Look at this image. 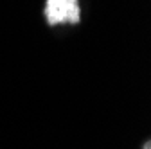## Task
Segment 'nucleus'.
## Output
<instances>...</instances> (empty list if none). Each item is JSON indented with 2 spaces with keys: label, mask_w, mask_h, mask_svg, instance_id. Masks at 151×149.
<instances>
[{
  "label": "nucleus",
  "mask_w": 151,
  "mask_h": 149,
  "mask_svg": "<svg viewBox=\"0 0 151 149\" xmlns=\"http://www.w3.org/2000/svg\"><path fill=\"white\" fill-rule=\"evenodd\" d=\"M45 16L49 25L78 24L81 18V9L78 0H47Z\"/></svg>",
  "instance_id": "obj_1"
},
{
  "label": "nucleus",
  "mask_w": 151,
  "mask_h": 149,
  "mask_svg": "<svg viewBox=\"0 0 151 149\" xmlns=\"http://www.w3.org/2000/svg\"><path fill=\"white\" fill-rule=\"evenodd\" d=\"M144 149H151V145H149V142H146V144H144Z\"/></svg>",
  "instance_id": "obj_2"
}]
</instances>
